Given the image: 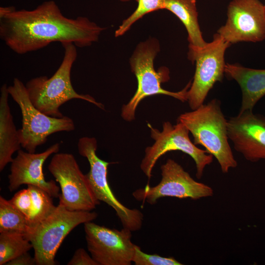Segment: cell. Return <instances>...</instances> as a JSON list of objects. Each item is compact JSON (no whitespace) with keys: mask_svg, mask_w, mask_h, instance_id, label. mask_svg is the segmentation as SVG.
<instances>
[{"mask_svg":"<svg viewBox=\"0 0 265 265\" xmlns=\"http://www.w3.org/2000/svg\"><path fill=\"white\" fill-rule=\"evenodd\" d=\"M105 29L87 17L65 16L53 0L44 1L32 10L0 7V38L18 54L42 49L53 42L88 47L98 41Z\"/></svg>","mask_w":265,"mask_h":265,"instance_id":"1","label":"cell"},{"mask_svg":"<svg viewBox=\"0 0 265 265\" xmlns=\"http://www.w3.org/2000/svg\"><path fill=\"white\" fill-rule=\"evenodd\" d=\"M177 122L186 126L195 145L203 146L208 154L215 158L223 173L237 166L229 143L227 120L220 101L213 99L191 111L182 113Z\"/></svg>","mask_w":265,"mask_h":265,"instance_id":"2","label":"cell"},{"mask_svg":"<svg viewBox=\"0 0 265 265\" xmlns=\"http://www.w3.org/2000/svg\"><path fill=\"white\" fill-rule=\"evenodd\" d=\"M64 49L62 61L54 74L48 78L42 76L33 78L25 84L28 97L33 105L44 114L53 117L63 116L59 107L74 99H81L104 109V105L91 96L77 93L71 80L72 67L77 58L75 44H61Z\"/></svg>","mask_w":265,"mask_h":265,"instance_id":"3","label":"cell"},{"mask_svg":"<svg viewBox=\"0 0 265 265\" xmlns=\"http://www.w3.org/2000/svg\"><path fill=\"white\" fill-rule=\"evenodd\" d=\"M159 50V42L155 38H151L140 42L130 58L131 70L136 78L137 87L133 97L122 108L121 116L127 121L134 119L138 104L147 97L161 94L172 97L183 102L187 101V93L191 81L178 92H172L162 88L161 83L168 81L170 77L167 68L162 67L157 71L154 68V59Z\"/></svg>","mask_w":265,"mask_h":265,"instance_id":"4","label":"cell"},{"mask_svg":"<svg viewBox=\"0 0 265 265\" xmlns=\"http://www.w3.org/2000/svg\"><path fill=\"white\" fill-rule=\"evenodd\" d=\"M98 216L93 212L72 211L59 203L55 210L26 236L32 243L37 265H54L56 253L69 233L80 224Z\"/></svg>","mask_w":265,"mask_h":265,"instance_id":"5","label":"cell"},{"mask_svg":"<svg viewBox=\"0 0 265 265\" xmlns=\"http://www.w3.org/2000/svg\"><path fill=\"white\" fill-rule=\"evenodd\" d=\"M9 95L19 106L22 115L21 129L18 130L21 146L34 153L37 147L44 144L48 137L60 132H71L75 129L70 117H53L36 108L31 102L23 82L15 78L12 85L8 87Z\"/></svg>","mask_w":265,"mask_h":265,"instance_id":"6","label":"cell"},{"mask_svg":"<svg viewBox=\"0 0 265 265\" xmlns=\"http://www.w3.org/2000/svg\"><path fill=\"white\" fill-rule=\"evenodd\" d=\"M231 45L218 33L203 47L189 45L188 58L195 63L193 80L187 91V102L192 110L204 104L211 89L225 75L224 55Z\"/></svg>","mask_w":265,"mask_h":265,"instance_id":"7","label":"cell"},{"mask_svg":"<svg viewBox=\"0 0 265 265\" xmlns=\"http://www.w3.org/2000/svg\"><path fill=\"white\" fill-rule=\"evenodd\" d=\"M147 126L155 142L146 148L140 168L149 179L152 176L153 167L158 159L172 151H180L192 158L196 166V176L198 179L201 178L206 166L212 163L213 156L191 142L189 131L184 124L177 122L173 125L166 121L163 123L161 131L154 128L149 123Z\"/></svg>","mask_w":265,"mask_h":265,"instance_id":"8","label":"cell"},{"mask_svg":"<svg viewBox=\"0 0 265 265\" xmlns=\"http://www.w3.org/2000/svg\"><path fill=\"white\" fill-rule=\"evenodd\" d=\"M78 148L79 154L85 157L89 162L90 170L86 176L96 198L114 210L123 228L132 232L140 229L143 219L142 213L137 209H131L123 205L116 198L109 186L107 179V167L111 163L102 160L97 156L96 139L92 137H82L79 140Z\"/></svg>","mask_w":265,"mask_h":265,"instance_id":"9","label":"cell"},{"mask_svg":"<svg viewBox=\"0 0 265 265\" xmlns=\"http://www.w3.org/2000/svg\"><path fill=\"white\" fill-rule=\"evenodd\" d=\"M48 170L60 186L59 203L67 209L91 211L100 204L80 170L74 156L67 153H57L52 157Z\"/></svg>","mask_w":265,"mask_h":265,"instance_id":"10","label":"cell"},{"mask_svg":"<svg viewBox=\"0 0 265 265\" xmlns=\"http://www.w3.org/2000/svg\"><path fill=\"white\" fill-rule=\"evenodd\" d=\"M160 169V182L154 186L147 185L144 188L135 190L132 194L136 200L154 205L161 197L197 200L213 194L211 187L194 180L180 164L172 159H168Z\"/></svg>","mask_w":265,"mask_h":265,"instance_id":"11","label":"cell"},{"mask_svg":"<svg viewBox=\"0 0 265 265\" xmlns=\"http://www.w3.org/2000/svg\"><path fill=\"white\" fill-rule=\"evenodd\" d=\"M87 249L98 265H130L136 245L131 240L132 231L84 223Z\"/></svg>","mask_w":265,"mask_h":265,"instance_id":"12","label":"cell"},{"mask_svg":"<svg viewBox=\"0 0 265 265\" xmlns=\"http://www.w3.org/2000/svg\"><path fill=\"white\" fill-rule=\"evenodd\" d=\"M227 16L217 33L230 44L265 39V8L259 0H232Z\"/></svg>","mask_w":265,"mask_h":265,"instance_id":"13","label":"cell"},{"mask_svg":"<svg viewBox=\"0 0 265 265\" xmlns=\"http://www.w3.org/2000/svg\"><path fill=\"white\" fill-rule=\"evenodd\" d=\"M227 133L235 150L247 160L265 159V116L251 110L239 112L227 120Z\"/></svg>","mask_w":265,"mask_h":265,"instance_id":"14","label":"cell"},{"mask_svg":"<svg viewBox=\"0 0 265 265\" xmlns=\"http://www.w3.org/2000/svg\"><path fill=\"white\" fill-rule=\"evenodd\" d=\"M59 148V143H56L39 153L26 152L21 149L18 151L11 162L8 177L10 191L17 190L23 185H31L43 189L52 197H59V187L54 181H46L43 166L50 156L58 152Z\"/></svg>","mask_w":265,"mask_h":265,"instance_id":"15","label":"cell"},{"mask_svg":"<svg viewBox=\"0 0 265 265\" xmlns=\"http://www.w3.org/2000/svg\"><path fill=\"white\" fill-rule=\"evenodd\" d=\"M225 75L229 79L236 80L241 88L242 100L239 112L253 110L257 103L265 95V69L226 63Z\"/></svg>","mask_w":265,"mask_h":265,"instance_id":"16","label":"cell"},{"mask_svg":"<svg viewBox=\"0 0 265 265\" xmlns=\"http://www.w3.org/2000/svg\"><path fill=\"white\" fill-rule=\"evenodd\" d=\"M6 84L0 88V171L13 159V154L20 149L18 130L14 124L8 105L9 95Z\"/></svg>","mask_w":265,"mask_h":265,"instance_id":"17","label":"cell"},{"mask_svg":"<svg viewBox=\"0 0 265 265\" xmlns=\"http://www.w3.org/2000/svg\"><path fill=\"white\" fill-rule=\"evenodd\" d=\"M164 9L173 13L183 24L189 45L203 47L207 44L198 23L196 0H165Z\"/></svg>","mask_w":265,"mask_h":265,"instance_id":"18","label":"cell"},{"mask_svg":"<svg viewBox=\"0 0 265 265\" xmlns=\"http://www.w3.org/2000/svg\"><path fill=\"white\" fill-rule=\"evenodd\" d=\"M27 188L31 193L32 207L27 220V234L47 218L56 207L53 205L52 197L43 189L31 185H27Z\"/></svg>","mask_w":265,"mask_h":265,"instance_id":"19","label":"cell"},{"mask_svg":"<svg viewBox=\"0 0 265 265\" xmlns=\"http://www.w3.org/2000/svg\"><path fill=\"white\" fill-rule=\"evenodd\" d=\"M33 248L24 234L11 232H0V265H6Z\"/></svg>","mask_w":265,"mask_h":265,"instance_id":"20","label":"cell"},{"mask_svg":"<svg viewBox=\"0 0 265 265\" xmlns=\"http://www.w3.org/2000/svg\"><path fill=\"white\" fill-rule=\"evenodd\" d=\"M28 228L25 215L18 210L9 200L0 197V232H11L24 234Z\"/></svg>","mask_w":265,"mask_h":265,"instance_id":"21","label":"cell"},{"mask_svg":"<svg viewBox=\"0 0 265 265\" xmlns=\"http://www.w3.org/2000/svg\"><path fill=\"white\" fill-rule=\"evenodd\" d=\"M137 6L134 12L125 19L115 31L118 37L124 34L132 26L145 15L161 9H164L165 0H135Z\"/></svg>","mask_w":265,"mask_h":265,"instance_id":"22","label":"cell"},{"mask_svg":"<svg viewBox=\"0 0 265 265\" xmlns=\"http://www.w3.org/2000/svg\"><path fill=\"white\" fill-rule=\"evenodd\" d=\"M135 265H182L173 257H163L158 254L143 252L136 245L132 260Z\"/></svg>","mask_w":265,"mask_h":265,"instance_id":"23","label":"cell"},{"mask_svg":"<svg viewBox=\"0 0 265 265\" xmlns=\"http://www.w3.org/2000/svg\"><path fill=\"white\" fill-rule=\"evenodd\" d=\"M9 201L25 215L27 222L32 207V198L29 189L27 188L19 191Z\"/></svg>","mask_w":265,"mask_h":265,"instance_id":"24","label":"cell"},{"mask_svg":"<svg viewBox=\"0 0 265 265\" xmlns=\"http://www.w3.org/2000/svg\"><path fill=\"white\" fill-rule=\"evenodd\" d=\"M68 265H98L93 258L83 248H79L75 252Z\"/></svg>","mask_w":265,"mask_h":265,"instance_id":"25","label":"cell"},{"mask_svg":"<svg viewBox=\"0 0 265 265\" xmlns=\"http://www.w3.org/2000/svg\"><path fill=\"white\" fill-rule=\"evenodd\" d=\"M36 265L34 258H32L28 252L17 257L8 262L6 265Z\"/></svg>","mask_w":265,"mask_h":265,"instance_id":"26","label":"cell"},{"mask_svg":"<svg viewBox=\"0 0 265 265\" xmlns=\"http://www.w3.org/2000/svg\"><path fill=\"white\" fill-rule=\"evenodd\" d=\"M119 0L121 1H123V2H126V1H130L131 0Z\"/></svg>","mask_w":265,"mask_h":265,"instance_id":"27","label":"cell"},{"mask_svg":"<svg viewBox=\"0 0 265 265\" xmlns=\"http://www.w3.org/2000/svg\"></svg>","mask_w":265,"mask_h":265,"instance_id":"28","label":"cell"}]
</instances>
